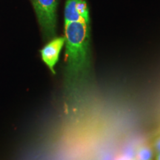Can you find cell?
<instances>
[{"label": "cell", "mask_w": 160, "mask_h": 160, "mask_svg": "<svg viewBox=\"0 0 160 160\" xmlns=\"http://www.w3.org/2000/svg\"><path fill=\"white\" fill-rule=\"evenodd\" d=\"M65 39L67 77L73 85L86 77L90 68V23H65Z\"/></svg>", "instance_id": "1"}, {"label": "cell", "mask_w": 160, "mask_h": 160, "mask_svg": "<svg viewBox=\"0 0 160 160\" xmlns=\"http://www.w3.org/2000/svg\"><path fill=\"white\" fill-rule=\"evenodd\" d=\"M43 34L51 39L56 34L58 0H31Z\"/></svg>", "instance_id": "2"}, {"label": "cell", "mask_w": 160, "mask_h": 160, "mask_svg": "<svg viewBox=\"0 0 160 160\" xmlns=\"http://www.w3.org/2000/svg\"><path fill=\"white\" fill-rule=\"evenodd\" d=\"M65 42V37L55 38L48 43L40 51L42 61L53 74L55 73V65L59 60L60 52L62 49Z\"/></svg>", "instance_id": "3"}, {"label": "cell", "mask_w": 160, "mask_h": 160, "mask_svg": "<svg viewBox=\"0 0 160 160\" xmlns=\"http://www.w3.org/2000/svg\"><path fill=\"white\" fill-rule=\"evenodd\" d=\"M77 0H67L65 7V23L85 22L83 17L78 13L76 8ZM89 23V22H88Z\"/></svg>", "instance_id": "4"}, {"label": "cell", "mask_w": 160, "mask_h": 160, "mask_svg": "<svg viewBox=\"0 0 160 160\" xmlns=\"http://www.w3.org/2000/svg\"><path fill=\"white\" fill-rule=\"evenodd\" d=\"M76 8H77L78 13L85 20L86 22L90 23L89 10L88 8V4L86 2L85 0H77Z\"/></svg>", "instance_id": "5"}, {"label": "cell", "mask_w": 160, "mask_h": 160, "mask_svg": "<svg viewBox=\"0 0 160 160\" xmlns=\"http://www.w3.org/2000/svg\"><path fill=\"white\" fill-rule=\"evenodd\" d=\"M153 151L148 147H142L138 151L137 153V160H152Z\"/></svg>", "instance_id": "6"}, {"label": "cell", "mask_w": 160, "mask_h": 160, "mask_svg": "<svg viewBox=\"0 0 160 160\" xmlns=\"http://www.w3.org/2000/svg\"><path fill=\"white\" fill-rule=\"evenodd\" d=\"M155 148H156V150H157V153H159V152H160V138L157 140V142H156Z\"/></svg>", "instance_id": "7"}, {"label": "cell", "mask_w": 160, "mask_h": 160, "mask_svg": "<svg viewBox=\"0 0 160 160\" xmlns=\"http://www.w3.org/2000/svg\"><path fill=\"white\" fill-rule=\"evenodd\" d=\"M116 160H130V159L128 157H125V156H122V157H118Z\"/></svg>", "instance_id": "8"}, {"label": "cell", "mask_w": 160, "mask_h": 160, "mask_svg": "<svg viewBox=\"0 0 160 160\" xmlns=\"http://www.w3.org/2000/svg\"><path fill=\"white\" fill-rule=\"evenodd\" d=\"M156 160H160V152L158 153V154L157 156V158H156Z\"/></svg>", "instance_id": "9"}, {"label": "cell", "mask_w": 160, "mask_h": 160, "mask_svg": "<svg viewBox=\"0 0 160 160\" xmlns=\"http://www.w3.org/2000/svg\"><path fill=\"white\" fill-rule=\"evenodd\" d=\"M134 160H137V159H134Z\"/></svg>", "instance_id": "10"}]
</instances>
